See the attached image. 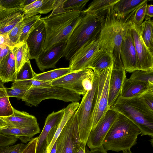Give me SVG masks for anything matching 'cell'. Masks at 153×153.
<instances>
[{
    "mask_svg": "<svg viewBox=\"0 0 153 153\" xmlns=\"http://www.w3.org/2000/svg\"><path fill=\"white\" fill-rule=\"evenodd\" d=\"M82 16L81 11L72 10L52 12L41 18L40 20L44 24L46 32L43 51L56 43L67 42Z\"/></svg>",
    "mask_w": 153,
    "mask_h": 153,
    "instance_id": "2",
    "label": "cell"
},
{
    "mask_svg": "<svg viewBox=\"0 0 153 153\" xmlns=\"http://www.w3.org/2000/svg\"><path fill=\"white\" fill-rule=\"evenodd\" d=\"M134 12L125 19L117 16L113 8L104 12L101 30L97 40L100 49L105 50L112 54L114 68H124L120 57L121 44Z\"/></svg>",
    "mask_w": 153,
    "mask_h": 153,
    "instance_id": "1",
    "label": "cell"
},
{
    "mask_svg": "<svg viewBox=\"0 0 153 153\" xmlns=\"http://www.w3.org/2000/svg\"><path fill=\"white\" fill-rule=\"evenodd\" d=\"M146 20L151 19L153 16V5L152 4H147L146 11Z\"/></svg>",
    "mask_w": 153,
    "mask_h": 153,
    "instance_id": "48",
    "label": "cell"
},
{
    "mask_svg": "<svg viewBox=\"0 0 153 153\" xmlns=\"http://www.w3.org/2000/svg\"><path fill=\"white\" fill-rule=\"evenodd\" d=\"M113 58L108 51L99 49L91 63L90 68L97 73L100 72L113 65Z\"/></svg>",
    "mask_w": 153,
    "mask_h": 153,
    "instance_id": "26",
    "label": "cell"
},
{
    "mask_svg": "<svg viewBox=\"0 0 153 153\" xmlns=\"http://www.w3.org/2000/svg\"><path fill=\"white\" fill-rule=\"evenodd\" d=\"M89 0H55L52 12L54 13L69 11H82Z\"/></svg>",
    "mask_w": 153,
    "mask_h": 153,
    "instance_id": "28",
    "label": "cell"
},
{
    "mask_svg": "<svg viewBox=\"0 0 153 153\" xmlns=\"http://www.w3.org/2000/svg\"><path fill=\"white\" fill-rule=\"evenodd\" d=\"M23 20V9L16 8L0 10V34L8 33Z\"/></svg>",
    "mask_w": 153,
    "mask_h": 153,
    "instance_id": "18",
    "label": "cell"
},
{
    "mask_svg": "<svg viewBox=\"0 0 153 153\" xmlns=\"http://www.w3.org/2000/svg\"><path fill=\"white\" fill-rule=\"evenodd\" d=\"M56 153H76L82 142L80 140L76 113L68 121L56 140Z\"/></svg>",
    "mask_w": 153,
    "mask_h": 153,
    "instance_id": "8",
    "label": "cell"
},
{
    "mask_svg": "<svg viewBox=\"0 0 153 153\" xmlns=\"http://www.w3.org/2000/svg\"><path fill=\"white\" fill-rule=\"evenodd\" d=\"M94 72L92 88L83 96L76 111L80 140L86 143L92 128L93 114L98 91L99 75L97 72Z\"/></svg>",
    "mask_w": 153,
    "mask_h": 153,
    "instance_id": "6",
    "label": "cell"
},
{
    "mask_svg": "<svg viewBox=\"0 0 153 153\" xmlns=\"http://www.w3.org/2000/svg\"><path fill=\"white\" fill-rule=\"evenodd\" d=\"M153 86L148 85L145 83L132 80L126 78L121 88L120 96L124 98H130L138 96Z\"/></svg>",
    "mask_w": 153,
    "mask_h": 153,
    "instance_id": "24",
    "label": "cell"
},
{
    "mask_svg": "<svg viewBox=\"0 0 153 153\" xmlns=\"http://www.w3.org/2000/svg\"><path fill=\"white\" fill-rule=\"evenodd\" d=\"M79 103V102H71L64 108L63 117L59 124L58 128L51 143L44 153H50L53 145L56 141L65 126L77 110Z\"/></svg>",
    "mask_w": 153,
    "mask_h": 153,
    "instance_id": "27",
    "label": "cell"
},
{
    "mask_svg": "<svg viewBox=\"0 0 153 153\" xmlns=\"http://www.w3.org/2000/svg\"><path fill=\"white\" fill-rule=\"evenodd\" d=\"M15 136L0 133V147L9 146L15 143L18 140Z\"/></svg>",
    "mask_w": 153,
    "mask_h": 153,
    "instance_id": "42",
    "label": "cell"
},
{
    "mask_svg": "<svg viewBox=\"0 0 153 153\" xmlns=\"http://www.w3.org/2000/svg\"><path fill=\"white\" fill-rule=\"evenodd\" d=\"M57 145L56 140L53 145L50 153H56Z\"/></svg>",
    "mask_w": 153,
    "mask_h": 153,
    "instance_id": "53",
    "label": "cell"
},
{
    "mask_svg": "<svg viewBox=\"0 0 153 153\" xmlns=\"http://www.w3.org/2000/svg\"><path fill=\"white\" fill-rule=\"evenodd\" d=\"M142 38L150 52L153 53V22L149 19L145 20L140 26Z\"/></svg>",
    "mask_w": 153,
    "mask_h": 153,
    "instance_id": "32",
    "label": "cell"
},
{
    "mask_svg": "<svg viewBox=\"0 0 153 153\" xmlns=\"http://www.w3.org/2000/svg\"><path fill=\"white\" fill-rule=\"evenodd\" d=\"M67 42L56 43L43 51L35 59L39 69L42 71L51 68H55L56 65L63 56Z\"/></svg>",
    "mask_w": 153,
    "mask_h": 153,
    "instance_id": "15",
    "label": "cell"
},
{
    "mask_svg": "<svg viewBox=\"0 0 153 153\" xmlns=\"http://www.w3.org/2000/svg\"><path fill=\"white\" fill-rule=\"evenodd\" d=\"M64 108L49 114L46 118L44 127L38 137L36 153H44L47 149V137L51 130L59 123L64 114Z\"/></svg>",
    "mask_w": 153,
    "mask_h": 153,
    "instance_id": "17",
    "label": "cell"
},
{
    "mask_svg": "<svg viewBox=\"0 0 153 153\" xmlns=\"http://www.w3.org/2000/svg\"><path fill=\"white\" fill-rule=\"evenodd\" d=\"M140 129L127 117H118L105 137L102 146L106 151L119 152L130 150L136 143Z\"/></svg>",
    "mask_w": 153,
    "mask_h": 153,
    "instance_id": "4",
    "label": "cell"
},
{
    "mask_svg": "<svg viewBox=\"0 0 153 153\" xmlns=\"http://www.w3.org/2000/svg\"><path fill=\"white\" fill-rule=\"evenodd\" d=\"M17 71L16 59L12 51L0 63V81L3 84L16 80Z\"/></svg>",
    "mask_w": 153,
    "mask_h": 153,
    "instance_id": "21",
    "label": "cell"
},
{
    "mask_svg": "<svg viewBox=\"0 0 153 153\" xmlns=\"http://www.w3.org/2000/svg\"><path fill=\"white\" fill-rule=\"evenodd\" d=\"M119 0H94L89 4L88 8L81 11L82 14L98 15L109 9L113 8Z\"/></svg>",
    "mask_w": 153,
    "mask_h": 153,
    "instance_id": "29",
    "label": "cell"
},
{
    "mask_svg": "<svg viewBox=\"0 0 153 153\" xmlns=\"http://www.w3.org/2000/svg\"><path fill=\"white\" fill-rule=\"evenodd\" d=\"M130 27L140 70H153V53L149 51L142 38L140 26L131 22Z\"/></svg>",
    "mask_w": 153,
    "mask_h": 153,
    "instance_id": "13",
    "label": "cell"
},
{
    "mask_svg": "<svg viewBox=\"0 0 153 153\" xmlns=\"http://www.w3.org/2000/svg\"><path fill=\"white\" fill-rule=\"evenodd\" d=\"M86 144L85 143L82 142L76 153H87L88 151L86 150Z\"/></svg>",
    "mask_w": 153,
    "mask_h": 153,
    "instance_id": "50",
    "label": "cell"
},
{
    "mask_svg": "<svg viewBox=\"0 0 153 153\" xmlns=\"http://www.w3.org/2000/svg\"><path fill=\"white\" fill-rule=\"evenodd\" d=\"M40 132L38 124L24 128L13 127L8 126L4 128H0V133L16 137L24 143L30 141L33 136Z\"/></svg>",
    "mask_w": 153,
    "mask_h": 153,
    "instance_id": "22",
    "label": "cell"
},
{
    "mask_svg": "<svg viewBox=\"0 0 153 153\" xmlns=\"http://www.w3.org/2000/svg\"><path fill=\"white\" fill-rule=\"evenodd\" d=\"M100 48L97 39L88 43L80 49L69 61L71 72L90 68Z\"/></svg>",
    "mask_w": 153,
    "mask_h": 153,
    "instance_id": "14",
    "label": "cell"
},
{
    "mask_svg": "<svg viewBox=\"0 0 153 153\" xmlns=\"http://www.w3.org/2000/svg\"><path fill=\"white\" fill-rule=\"evenodd\" d=\"M81 95L62 87L51 85L31 87L22 99L29 106H37L45 100L55 99L66 102H78Z\"/></svg>",
    "mask_w": 153,
    "mask_h": 153,
    "instance_id": "7",
    "label": "cell"
},
{
    "mask_svg": "<svg viewBox=\"0 0 153 153\" xmlns=\"http://www.w3.org/2000/svg\"><path fill=\"white\" fill-rule=\"evenodd\" d=\"M148 0H119L113 9L118 17L125 19L140 6L147 2Z\"/></svg>",
    "mask_w": 153,
    "mask_h": 153,
    "instance_id": "25",
    "label": "cell"
},
{
    "mask_svg": "<svg viewBox=\"0 0 153 153\" xmlns=\"http://www.w3.org/2000/svg\"><path fill=\"white\" fill-rule=\"evenodd\" d=\"M36 74L33 69L30 60H29L17 72L15 80H32Z\"/></svg>",
    "mask_w": 153,
    "mask_h": 153,
    "instance_id": "37",
    "label": "cell"
},
{
    "mask_svg": "<svg viewBox=\"0 0 153 153\" xmlns=\"http://www.w3.org/2000/svg\"><path fill=\"white\" fill-rule=\"evenodd\" d=\"M45 38V25L39 20L26 41L29 49L30 59H35L43 51Z\"/></svg>",
    "mask_w": 153,
    "mask_h": 153,
    "instance_id": "16",
    "label": "cell"
},
{
    "mask_svg": "<svg viewBox=\"0 0 153 153\" xmlns=\"http://www.w3.org/2000/svg\"><path fill=\"white\" fill-rule=\"evenodd\" d=\"M120 57L126 72L132 73L140 70L130 26L122 39Z\"/></svg>",
    "mask_w": 153,
    "mask_h": 153,
    "instance_id": "11",
    "label": "cell"
},
{
    "mask_svg": "<svg viewBox=\"0 0 153 153\" xmlns=\"http://www.w3.org/2000/svg\"><path fill=\"white\" fill-rule=\"evenodd\" d=\"M126 78L124 68H113L109 78L108 105L112 106L120 96L123 82Z\"/></svg>",
    "mask_w": 153,
    "mask_h": 153,
    "instance_id": "19",
    "label": "cell"
},
{
    "mask_svg": "<svg viewBox=\"0 0 153 153\" xmlns=\"http://www.w3.org/2000/svg\"><path fill=\"white\" fill-rule=\"evenodd\" d=\"M41 18V15H38L23 19L24 25L20 39V43L26 42L31 31Z\"/></svg>",
    "mask_w": 153,
    "mask_h": 153,
    "instance_id": "35",
    "label": "cell"
},
{
    "mask_svg": "<svg viewBox=\"0 0 153 153\" xmlns=\"http://www.w3.org/2000/svg\"><path fill=\"white\" fill-rule=\"evenodd\" d=\"M124 115L140 129L141 136H153V112L149 110L138 96L124 98L119 96L110 107Z\"/></svg>",
    "mask_w": 153,
    "mask_h": 153,
    "instance_id": "5",
    "label": "cell"
},
{
    "mask_svg": "<svg viewBox=\"0 0 153 153\" xmlns=\"http://www.w3.org/2000/svg\"><path fill=\"white\" fill-rule=\"evenodd\" d=\"M12 51L15 57L17 72L26 62L30 60L29 49L26 42H22L13 47Z\"/></svg>",
    "mask_w": 153,
    "mask_h": 153,
    "instance_id": "30",
    "label": "cell"
},
{
    "mask_svg": "<svg viewBox=\"0 0 153 153\" xmlns=\"http://www.w3.org/2000/svg\"><path fill=\"white\" fill-rule=\"evenodd\" d=\"M147 2L140 6L134 11L131 18V22L140 26L143 22L146 16V11Z\"/></svg>",
    "mask_w": 153,
    "mask_h": 153,
    "instance_id": "38",
    "label": "cell"
},
{
    "mask_svg": "<svg viewBox=\"0 0 153 153\" xmlns=\"http://www.w3.org/2000/svg\"><path fill=\"white\" fill-rule=\"evenodd\" d=\"M0 10H1V9H0Z\"/></svg>",
    "mask_w": 153,
    "mask_h": 153,
    "instance_id": "55",
    "label": "cell"
},
{
    "mask_svg": "<svg viewBox=\"0 0 153 153\" xmlns=\"http://www.w3.org/2000/svg\"><path fill=\"white\" fill-rule=\"evenodd\" d=\"M138 97L146 107L153 112V88L148 89Z\"/></svg>",
    "mask_w": 153,
    "mask_h": 153,
    "instance_id": "40",
    "label": "cell"
},
{
    "mask_svg": "<svg viewBox=\"0 0 153 153\" xmlns=\"http://www.w3.org/2000/svg\"><path fill=\"white\" fill-rule=\"evenodd\" d=\"M113 65L102 71L97 73L99 75L97 93L93 114L92 129L110 108L108 105V88L110 74Z\"/></svg>",
    "mask_w": 153,
    "mask_h": 153,
    "instance_id": "9",
    "label": "cell"
},
{
    "mask_svg": "<svg viewBox=\"0 0 153 153\" xmlns=\"http://www.w3.org/2000/svg\"><path fill=\"white\" fill-rule=\"evenodd\" d=\"M24 0H0L1 10L21 8L23 9Z\"/></svg>",
    "mask_w": 153,
    "mask_h": 153,
    "instance_id": "41",
    "label": "cell"
},
{
    "mask_svg": "<svg viewBox=\"0 0 153 153\" xmlns=\"http://www.w3.org/2000/svg\"><path fill=\"white\" fill-rule=\"evenodd\" d=\"M12 48L0 45V63L2 60L10 53Z\"/></svg>",
    "mask_w": 153,
    "mask_h": 153,
    "instance_id": "47",
    "label": "cell"
},
{
    "mask_svg": "<svg viewBox=\"0 0 153 153\" xmlns=\"http://www.w3.org/2000/svg\"><path fill=\"white\" fill-rule=\"evenodd\" d=\"M24 25L23 20L19 22L8 33L10 40L15 45L20 43V39Z\"/></svg>",
    "mask_w": 153,
    "mask_h": 153,
    "instance_id": "39",
    "label": "cell"
},
{
    "mask_svg": "<svg viewBox=\"0 0 153 153\" xmlns=\"http://www.w3.org/2000/svg\"><path fill=\"white\" fill-rule=\"evenodd\" d=\"M55 0H35L23 8V19L38 14H47L52 10Z\"/></svg>",
    "mask_w": 153,
    "mask_h": 153,
    "instance_id": "23",
    "label": "cell"
},
{
    "mask_svg": "<svg viewBox=\"0 0 153 153\" xmlns=\"http://www.w3.org/2000/svg\"><path fill=\"white\" fill-rule=\"evenodd\" d=\"M0 81V117H6L13 114L11 105L6 91V88Z\"/></svg>",
    "mask_w": 153,
    "mask_h": 153,
    "instance_id": "34",
    "label": "cell"
},
{
    "mask_svg": "<svg viewBox=\"0 0 153 153\" xmlns=\"http://www.w3.org/2000/svg\"><path fill=\"white\" fill-rule=\"evenodd\" d=\"M71 72L69 67L56 68L42 73L37 74L32 80L52 82Z\"/></svg>",
    "mask_w": 153,
    "mask_h": 153,
    "instance_id": "33",
    "label": "cell"
},
{
    "mask_svg": "<svg viewBox=\"0 0 153 153\" xmlns=\"http://www.w3.org/2000/svg\"><path fill=\"white\" fill-rule=\"evenodd\" d=\"M8 126L6 122L0 117V128H4Z\"/></svg>",
    "mask_w": 153,
    "mask_h": 153,
    "instance_id": "51",
    "label": "cell"
},
{
    "mask_svg": "<svg viewBox=\"0 0 153 153\" xmlns=\"http://www.w3.org/2000/svg\"><path fill=\"white\" fill-rule=\"evenodd\" d=\"M13 114L0 117L7 123L8 126L16 128H24L34 126L38 124L36 117L25 112L21 111L13 108Z\"/></svg>",
    "mask_w": 153,
    "mask_h": 153,
    "instance_id": "20",
    "label": "cell"
},
{
    "mask_svg": "<svg viewBox=\"0 0 153 153\" xmlns=\"http://www.w3.org/2000/svg\"><path fill=\"white\" fill-rule=\"evenodd\" d=\"M38 137L31 139L27 144L25 145L20 153H36Z\"/></svg>",
    "mask_w": 153,
    "mask_h": 153,
    "instance_id": "44",
    "label": "cell"
},
{
    "mask_svg": "<svg viewBox=\"0 0 153 153\" xmlns=\"http://www.w3.org/2000/svg\"><path fill=\"white\" fill-rule=\"evenodd\" d=\"M25 145L21 143L10 146L0 147V153H20Z\"/></svg>",
    "mask_w": 153,
    "mask_h": 153,
    "instance_id": "43",
    "label": "cell"
},
{
    "mask_svg": "<svg viewBox=\"0 0 153 153\" xmlns=\"http://www.w3.org/2000/svg\"><path fill=\"white\" fill-rule=\"evenodd\" d=\"M35 0H24V7L28 5L35 1Z\"/></svg>",
    "mask_w": 153,
    "mask_h": 153,
    "instance_id": "52",
    "label": "cell"
},
{
    "mask_svg": "<svg viewBox=\"0 0 153 153\" xmlns=\"http://www.w3.org/2000/svg\"><path fill=\"white\" fill-rule=\"evenodd\" d=\"M123 153H132L130 150L123 151Z\"/></svg>",
    "mask_w": 153,
    "mask_h": 153,
    "instance_id": "54",
    "label": "cell"
},
{
    "mask_svg": "<svg viewBox=\"0 0 153 153\" xmlns=\"http://www.w3.org/2000/svg\"><path fill=\"white\" fill-rule=\"evenodd\" d=\"M130 79L144 83L153 86V70L147 71L137 70L132 73Z\"/></svg>",
    "mask_w": 153,
    "mask_h": 153,
    "instance_id": "36",
    "label": "cell"
},
{
    "mask_svg": "<svg viewBox=\"0 0 153 153\" xmlns=\"http://www.w3.org/2000/svg\"><path fill=\"white\" fill-rule=\"evenodd\" d=\"M94 76V72L84 79L82 82V85L85 94L91 90Z\"/></svg>",
    "mask_w": 153,
    "mask_h": 153,
    "instance_id": "45",
    "label": "cell"
},
{
    "mask_svg": "<svg viewBox=\"0 0 153 153\" xmlns=\"http://www.w3.org/2000/svg\"><path fill=\"white\" fill-rule=\"evenodd\" d=\"M31 80L13 81L11 88L6 89L8 97H14L22 99L26 92L31 86Z\"/></svg>",
    "mask_w": 153,
    "mask_h": 153,
    "instance_id": "31",
    "label": "cell"
},
{
    "mask_svg": "<svg viewBox=\"0 0 153 153\" xmlns=\"http://www.w3.org/2000/svg\"><path fill=\"white\" fill-rule=\"evenodd\" d=\"M118 113L110 108L91 129L86 142L91 149L102 146L103 140L117 118Z\"/></svg>",
    "mask_w": 153,
    "mask_h": 153,
    "instance_id": "10",
    "label": "cell"
},
{
    "mask_svg": "<svg viewBox=\"0 0 153 153\" xmlns=\"http://www.w3.org/2000/svg\"><path fill=\"white\" fill-rule=\"evenodd\" d=\"M94 72L90 68L72 72L51 82V85L63 88L83 96L85 94L83 80Z\"/></svg>",
    "mask_w": 153,
    "mask_h": 153,
    "instance_id": "12",
    "label": "cell"
},
{
    "mask_svg": "<svg viewBox=\"0 0 153 153\" xmlns=\"http://www.w3.org/2000/svg\"><path fill=\"white\" fill-rule=\"evenodd\" d=\"M88 150L87 153H107V152L102 147V146Z\"/></svg>",
    "mask_w": 153,
    "mask_h": 153,
    "instance_id": "49",
    "label": "cell"
},
{
    "mask_svg": "<svg viewBox=\"0 0 153 153\" xmlns=\"http://www.w3.org/2000/svg\"><path fill=\"white\" fill-rule=\"evenodd\" d=\"M103 16L104 13L98 15L83 14L80 23L67 42L63 57L70 61L82 48L97 40L100 32Z\"/></svg>",
    "mask_w": 153,
    "mask_h": 153,
    "instance_id": "3",
    "label": "cell"
},
{
    "mask_svg": "<svg viewBox=\"0 0 153 153\" xmlns=\"http://www.w3.org/2000/svg\"><path fill=\"white\" fill-rule=\"evenodd\" d=\"M0 45L12 48L15 45L10 40L8 33L0 34Z\"/></svg>",
    "mask_w": 153,
    "mask_h": 153,
    "instance_id": "46",
    "label": "cell"
}]
</instances>
